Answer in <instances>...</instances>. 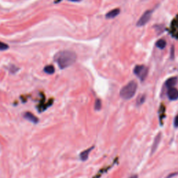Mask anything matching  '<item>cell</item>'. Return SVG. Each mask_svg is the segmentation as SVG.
Returning a JSON list of instances; mask_svg holds the SVG:
<instances>
[{"label":"cell","mask_w":178,"mask_h":178,"mask_svg":"<svg viewBox=\"0 0 178 178\" xmlns=\"http://www.w3.org/2000/svg\"><path fill=\"white\" fill-rule=\"evenodd\" d=\"M77 54L74 52L70 50H63L59 52L54 56V61L61 69L67 68L75 63Z\"/></svg>","instance_id":"cell-1"},{"label":"cell","mask_w":178,"mask_h":178,"mask_svg":"<svg viewBox=\"0 0 178 178\" xmlns=\"http://www.w3.org/2000/svg\"><path fill=\"white\" fill-rule=\"evenodd\" d=\"M137 90V83L134 81H131L120 90V95L125 100H130L135 95Z\"/></svg>","instance_id":"cell-2"},{"label":"cell","mask_w":178,"mask_h":178,"mask_svg":"<svg viewBox=\"0 0 178 178\" xmlns=\"http://www.w3.org/2000/svg\"><path fill=\"white\" fill-rule=\"evenodd\" d=\"M134 73L141 82H143L148 76V69L143 65H137L134 68Z\"/></svg>","instance_id":"cell-3"},{"label":"cell","mask_w":178,"mask_h":178,"mask_svg":"<svg viewBox=\"0 0 178 178\" xmlns=\"http://www.w3.org/2000/svg\"><path fill=\"white\" fill-rule=\"evenodd\" d=\"M152 14V10H148L145 12L138 20L137 23V27H143V26L146 25L150 21Z\"/></svg>","instance_id":"cell-4"},{"label":"cell","mask_w":178,"mask_h":178,"mask_svg":"<svg viewBox=\"0 0 178 178\" xmlns=\"http://www.w3.org/2000/svg\"><path fill=\"white\" fill-rule=\"evenodd\" d=\"M41 95H42V99L38 106V110L39 112L45 111V109H47V107L51 106L52 103H53V99H51V100H49V102L47 103H45V96L44 95L43 93H41Z\"/></svg>","instance_id":"cell-5"},{"label":"cell","mask_w":178,"mask_h":178,"mask_svg":"<svg viewBox=\"0 0 178 178\" xmlns=\"http://www.w3.org/2000/svg\"><path fill=\"white\" fill-rule=\"evenodd\" d=\"M167 95L170 100H176L178 99V90L175 88H170L168 89Z\"/></svg>","instance_id":"cell-6"},{"label":"cell","mask_w":178,"mask_h":178,"mask_svg":"<svg viewBox=\"0 0 178 178\" xmlns=\"http://www.w3.org/2000/svg\"><path fill=\"white\" fill-rule=\"evenodd\" d=\"M161 133H159L157 136H156V137L155 138V140H154V142L152 143V149H151V154L155 153V152L157 150L158 146H159V143L161 141Z\"/></svg>","instance_id":"cell-7"},{"label":"cell","mask_w":178,"mask_h":178,"mask_svg":"<svg viewBox=\"0 0 178 178\" xmlns=\"http://www.w3.org/2000/svg\"><path fill=\"white\" fill-rule=\"evenodd\" d=\"M24 118H26V119L29 120L33 123H37L38 122V118L36 117V116H34V114L30 113V112H26V113L24 114Z\"/></svg>","instance_id":"cell-8"},{"label":"cell","mask_w":178,"mask_h":178,"mask_svg":"<svg viewBox=\"0 0 178 178\" xmlns=\"http://www.w3.org/2000/svg\"><path fill=\"white\" fill-rule=\"evenodd\" d=\"M120 10L119 8H114V9L110 11L109 12L106 14V18L107 19H112L118 16L120 14Z\"/></svg>","instance_id":"cell-9"},{"label":"cell","mask_w":178,"mask_h":178,"mask_svg":"<svg viewBox=\"0 0 178 178\" xmlns=\"http://www.w3.org/2000/svg\"><path fill=\"white\" fill-rule=\"evenodd\" d=\"M93 149V147H92V148L88 149V150H86L84 151H83L82 152H81L80 154V159H82V161H84L88 159V158H89V153L91 152V151Z\"/></svg>","instance_id":"cell-10"},{"label":"cell","mask_w":178,"mask_h":178,"mask_svg":"<svg viewBox=\"0 0 178 178\" xmlns=\"http://www.w3.org/2000/svg\"><path fill=\"white\" fill-rule=\"evenodd\" d=\"M177 83V78L176 77H170L169 78L168 80H167L166 82V86L168 89H170V88H173V86L175 85V83Z\"/></svg>","instance_id":"cell-11"},{"label":"cell","mask_w":178,"mask_h":178,"mask_svg":"<svg viewBox=\"0 0 178 178\" xmlns=\"http://www.w3.org/2000/svg\"><path fill=\"white\" fill-rule=\"evenodd\" d=\"M44 72H46V73L48 74H52L54 73L55 68L52 65H47V66L44 68Z\"/></svg>","instance_id":"cell-12"},{"label":"cell","mask_w":178,"mask_h":178,"mask_svg":"<svg viewBox=\"0 0 178 178\" xmlns=\"http://www.w3.org/2000/svg\"><path fill=\"white\" fill-rule=\"evenodd\" d=\"M156 46H157L158 48H159V49L163 50L166 47V41L163 40V39H160V40L157 41V43H156Z\"/></svg>","instance_id":"cell-13"},{"label":"cell","mask_w":178,"mask_h":178,"mask_svg":"<svg viewBox=\"0 0 178 178\" xmlns=\"http://www.w3.org/2000/svg\"><path fill=\"white\" fill-rule=\"evenodd\" d=\"M101 107H102V102H101L100 100L98 99V100H96L95 103V109L97 111H99V110H100Z\"/></svg>","instance_id":"cell-14"},{"label":"cell","mask_w":178,"mask_h":178,"mask_svg":"<svg viewBox=\"0 0 178 178\" xmlns=\"http://www.w3.org/2000/svg\"><path fill=\"white\" fill-rule=\"evenodd\" d=\"M8 45L7 44L0 41V51H5V50L8 49Z\"/></svg>","instance_id":"cell-15"},{"label":"cell","mask_w":178,"mask_h":178,"mask_svg":"<svg viewBox=\"0 0 178 178\" xmlns=\"http://www.w3.org/2000/svg\"><path fill=\"white\" fill-rule=\"evenodd\" d=\"M17 70H18V68L14 65H11L9 68V71L11 72H12V73H15V72H16L17 71Z\"/></svg>","instance_id":"cell-16"},{"label":"cell","mask_w":178,"mask_h":178,"mask_svg":"<svg viewBox=\"0 0 178 178\" xmlns=\"http://www.w3.org/2000/svg\"><path fill=\"white\" fill-rule=\"evenodd\" d=\"M144 100H145V96L139 97V98H138V104H143V102H144Z\"/></svg>","instance_id":"cell-17"},{"label":"cell","mask_w":178,"mask_h":178,"mask_svg":"<svg viewBox=\"0 0 178 178\" xmlns=\"http://www.w3.org/2000/svg\"><path fill=\"white\" fill-rule=\"evenodd\" d=\"M174 125L175 127H178V114L176 116L174 120Z\"/></svg>","instance_id":"cell-18"},{"label":"cell","mask_w":178,"mask_h":178,"mask_svg":"<svg viewBox=\"0 0 178 178\" xmlns=\"http://www.w3.org/2000/svg\"><path fill=\"white\" fill-rule=\"evenodd\" d=\"M69 1H71V2H80L81 0H69Z\"/></svg>","instance_id":"cell-19"},{"label":"cell","mask_w":178,"mask_h":178,"mask_svg":"<svg viewBox=\"0 0 178 178\" xmlns=\"http://www.w3.org/2000/svg\"><path fill=\"white\" fill-rule=\"evenodd\" d=\"M129 178H138V176H137V175H133V176L130 177Z\"/></svg>","instance_id":"cell-20"},{"label":"cell","mask_w":178,"mask_h":178,"mask_svg":"<svg viewBox=\"0 0 178 178\" xmlns=\"http://www.w3.org/2000/svg\"><path fill=\"white\" fill-rule=\"evenodd\" d=\"M61 1V0H56L55 1V3H59V2H60Z\"/></svg>","instance_id":"cell-21"}]
</instances>
